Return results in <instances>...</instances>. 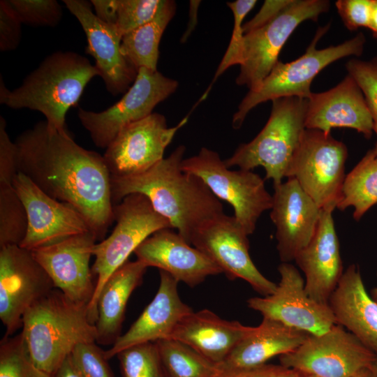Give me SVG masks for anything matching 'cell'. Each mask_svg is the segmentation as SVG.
Returning <instances> with one entry per match:
<instances>
[{"instance_id": "cell-1", "label": "cell", "mask_w": 377, "mask_h": 377, "mask_svg": "<svg viewBox=\"0 0 377 377\" xmlns=\"http://www.w3.org/2000/svg\"><path fill=\"white\" fill-rule=\"evenodd\" d=\"M18 172L52 198L73 206L102 241L114 221L110 175L103 156L66 131L38 121L15 142Z\"/></svg>"}, {"instance_id": "cell-2", "label": "cell", "mask_w": 377, "mask_h": 377, "mask_svg": "<svg viewBox=\"0 0 377 377\" xmlns=\"http://www.w3.org/2000/svg\"><path fill=\"white\" fill-rule=\"evenodd\" d=\"M185 150L184 145H179L142 174L110 177V185L113 205L132 193L145 195L154 209L190 244L198 228L224 212L222 203L206 184L182 170Z\"/></svg>"}, {"instance_id": "cell-3", "label": "cell", "mask_w": 377, "mask_h": 377, "mask_svg": "<svg viewBox=\"0 0 377 377\" xmlns=\"http://www.w3.org/2000/svg\"><path fill=\"white\" fill-rule=\"evenodd\" d=\"M99 73L89 59L73 52L48 55L17 88L8 90L2 79L0 103L14 109L41 112L51 128L66 131V115L80 100L84 88Z\"/></svg>"}, {"instance_id": "cell-4", "label": "cell", "mask_w": 377, "mask_h": 377, "mask_svg": "<svg viewBox=\"0 0 377 377\" xmlns=\"http://www.w3.org/2000/svg\"><path fill=\"white\" fill-rule=\"evenodd\" d=\"M21 333L33 362L50 376L77 345L97 339L87 306L71 301L56 288L24 312Z\"/></svg>"}, {"instance_id": "cell-5", "label": "cell", "mask_w": 377, "mask_h": 377, "mask_svg": "<svg viewBox=\"0 0 377 377\" xmlns=\"http://www.w3.org/2000/svg\"><path fill=\"white\" fill-rule=\"evenodd\" d=\"M330 25L318 29L302 56L288 63L279 61L260 87L256 91H249L232 117L234 128H239L248 113L265 101L286 97L309 99L313 93L311 84L322 70L343 57H360L363 54L366 38L362 32L337 45L317 49L318 41Z\"/></svg>"}, {"instance_id": "cell-6", "label": "cell", "mask_w": 377, "mask_h": 377, "mask_svg": "<svg viewBox=\"0 0 377 377\" xmlns=\"http://www.w3.org/2000/svg\"><path fill=\"white\" fill-rule=\"evenodd\" d=\"M307 99L286 97L272 101L269 117L249 142L241 144L224 161L228 168L252 170L261 166L273 185L282 183L305 128Z\"/></svg>"}, {"instance_id": "cell-7", "label": "cell", "mask_w": 377, "mask_h": 377, "mask_svg": "<svg viewBox=\"0 0 377 377\" xmlns=\"http://www.w3.org/2000/svg\"><path fill=\"white\" fill-rule=\"evenodd\" d=\"M113 214L116 225L112 233L96 244L93 249L95 261L91 271L96 276V288L87 312L94 325L98 318V297L110 276L128 261L130 255L146 239L159 230L172 228L168 220L140 193L130 194L114 205Z\"/></svg>"}, {"instance_id": "cell-8", "label": "cell", "mask_w": 377, "mask_h": 377, "mask_svg": "<svg viewBox=\"0 0 377 377\" xmlns=\"http://www.w3.org/2000/svg\"><path fill=\"white\" fill-rule=\"evenodd\" d=\"M182 168L200 178L219 200L232 207L235 218L248 235L256 230L262 214L272 207V195L259 175L230 170L213 150L201 148L198 154L184 158Z\"/></svg>"}, {"instance_id": "cell-9", "label": "cell", "mask_w": 377, "mask_h": 377, "mask_svg": "<svg viewBox=\"0 0 377 377\" xmlns=\"http://www.w3.org/2000/svg\"><path fill=\"white\" fill-rule=\"evenodd\" d=\"M348 149L330 133L305 129L286 177L295 178L320 209L337 208L345 179Z\"/></svg>"}, {"instance_id": "cell-10", "label": "cell", "mask_w": 377, "mask_h": 377, "mask_svg": "<svg viewBox=\"0 0 377 377\" xmlns=\"http://www.w3.org/2000/svg\"><path fill=\"white\" fill-rule=\"evenodd\" d=\"M330 7L327 0H292L269 22L244 34L237 84L256 91L279 61L280 52L295 29L306 20L316 21Z\"/></svg>"}, {"instance_id": "cell-11", "label": "cell", "mask_w": 377, "mask_h": 377, "mask_svg": "<svg viewBox=\"0 0 377 377\" xmlns=\"http://www.w3.org/2000/svg\"><path fill=\"white\" fill-rule=\"evenodd\" d=\"M376 355L355 336L336 324L320 334H310L298 348L279 356L280 364L317 377H355L371 368Z\"/></svg>"}, {"instance_id": "cell-12", "label": "cell", "mask_w": 377, "mask_h": 377, "mask_svg": "<svg viewBox=\"0 0 377 377\" xmlns=\"http://www.w3.org/2000/svg\"><path fill=\"white\" fill-rule=\"evenodd\" d=\"M177 87V80L158 71L140 68L134 82L119 101L98 112L80 108L77 115L94 145L106 149L124 127L150 115Z\"/></svg>"}, {"instance_id": "cell-13", "label": "cell", "mask_w": 377, "mask_h": 377, "mask_svg": "<svg viewBox=\"0 0 377 377\" xmlns=\"http://www.w3.org/2000/svg\"><path fill=\"white\" fill-rule=\"evenodd\" d=\"M182 119L168 127L164 115H150L124 127L103 155L111 177L142 174L164 158V151L174 136L188 121Z\"/></svg>"}, {"instance_id": "cell-14", "label": "cell", "mask_w": 377, "mask_h": 377, "mask_svg": "<svg viewBox=\"0 0 377 377\" xmlns=\"http://www.w3.org/2000/svg\"><path fill=\"white\" fill-rule=\"evenodd\" d=\"M248 236L234 216L223 213L198 228L190 244L214 262L228 279H242L259 294L269 295L277 284L263 275L253 263Z\"/></svg>"}, {"instance_id": "cell-15", "label": "cell", "mask_w": 377, "mask_h": 377, "mask_svg": "<svg viewBox=\"0 0 377 377\" xmlns=\"http://www.w3.org/2000/svg\"><path fill=\"white\" fill-rule=\"evenodd\" d=\"M54 288L31 251L19 245L0 248V319L4 337L22 327L24 312Z\"/></svg>"}, {"instance_id": "cell-16", "label": "cell", "mask_w": 377, "mask_h": 377, "mask_svg": "<svg viewBox=\"0 0 377 377\" xmlns=\"http://www.w3.org/2000/svg\"><path fill=\"white\" fill-rule=\"evenodd\" d=\"M281 279L275 291L267 296L247 300L248 306L263 318L279 321L288 327L320 335L337 324L329 304L311 299L304 288V279L290 263L278 267Z\"/></svg>"}, {"instance_id": "cell-17", "label": "cell", "mask_w": 377, "mask_h": 377, "mask_svg": "<svg viewBox=\"0 0 377 377\" xmlns=\"http://www.w3.org/2000/svg\"><path fill=\"white\" fill-rule=\"evenodd\" d=\"M13 184L24 206L28 220L21 247L32 251L91 231L84 219L73 206L49 196L24 175L17 172Z\"/></svg>"}, {"instance_id": "cell-18", "label": "cell", "mask_w": 377, "mask_h": 377, "mask_svg": "<svg viewBox=\"0 0 377 377\" xmlns=\"http://www.w3.org/2000/svg\"><path fill=\"white\" fill-rule=\"evenodd\" d=\"M96 241L88 231L31 251L54 288L80 305L87 306L95 292L89 263Z\"/></svg>"}, {"instance_id": "cell-19", "label": "cell", "mask_w": 377, "mask_h": 377, "mask_svg": "<svg viewBox=\"0 0 377 377\" xmlns=\"http://www.w3.org/2000/svg\"><path fill=\"white\" fill-rule=\"evenodd\" d=\"M63 2L82 27L87 40L86 52L94 57L108 91L113 96L125 94L134 82L138 71L122 54V36L116 26L99 20L92 12L91 1Z\"/></svg>"}, {"instance_id": "cell-20", "label": "cell", "mask_w": 377, "mask_h": 377, "mask_svg": "<svg viewBox=\"0 0 377 377\" xmlns=\"http://www.w3.org/2000/svg\"><path fill=\"white\" fill-rule=\"evenodd\" d=\"M274 190L270 218L276 227V249L282 263H290L313 237L321 209L295 178Z\"/></svg>"}, {"instance_id": "cell-21", "label": "cell", "mask_w": 377, "mask_h": 377, "mask_svg": "<svg viewBox=\"0 0 377 377\" xmlns=\"http://www.w3.org/2000/svg\"><path fill=\"white\" fill-rule=\"evenodd\" d=\"M305 128L326 133L334 128H348L367 139L371 138V115L362 89L350 75L326 91L312 93L307 99Z\"/></svg>"}, {"instance_id": "cell-22", "label": "cell", "mask_w": 377, "mask_h": 377, "mask_svg": "<svg viewBox=\"0 0 377 377\" xmlns=\"http://www.w3.org/2000/svg\"><path fill=\"white\" fill-rule=\"evenodd\" d=\"M334 208L321 209L316 232L309 244L296 256L295 261L303 272L304 288L316 302L328 304L343 272V264L332 212Z\"/></svg>"}, {"instance_id": "cell-23", "label": "cell", "mask_w": 377, "mask_h": 377, "mask_svg": "<svg viewBox=\"0 0 377 377\" xmlns=\"http://www.w3.org/2000/svg\"><path fill=\"white\" fill-rule=\"evenodd\" d=\"M137 260L155 267L194 287L207 276L223 273L205 253L188 244L171 228L159 230L146 239L135 251Z\"/></svg>"}, {"instance_id": "cell-24", "label": "cell", "mask_w": 377, "mask_h": 377, "mask_svg": "<svg viewBox=\"0 0 377 377\" xmlns=\"http://www.w3.org/2000/svg\"><path fill=\"white\" fill-rule=\"evenodd\" d=\"M177 283L169 274L160 270L159 287L154 299L128 331L121 334L109 349L104 350L108 360L133 345L170 337L179 322L192 311L181 300Z\"/></svg>"}, {"instance_id": "cell-25", "label": "cell", "mask_w": 377, "mask_h": 377, "mask_svg": "<svg viewBox=\"0 0 377 377\" xmlns=\"http://www.w3.org/2000/svg\"><path fill=\"white\" fill-rule=\"evenodd\" d=\"M255 327L224 320L207 309L192 311L179 322L169 339L186 344L219 364Z\"/></svg>"}, {"instance_id": "cell-26", "label": "cell", "mask_w": 377, "mask_h": 377, "mask_svg": "<svg viewBox=\"0 0 377 377\" xmlns=\"http://www.w3.org/2000/svg\"><path fill=\"white\" fill-rule=\"evenodd\" d=\"M328 304L337 324L377 355V302L367 292L358 266L343 272Z\"/></svg>"}, {"instance_id": "cell-27", "label": "cell", "mask_w": 377, "mask_h": 377, "mask_svg": "<svg viewBox=\"0 0 377 377\" xmlns=\"http://www.w3.org/2000/svg\"><path fill=\"white\" fill-rule=\"evenodd\" d=\"M310 334L279 321L263 318L262 323L242 339L218 367L221 371L248 369L266 364L269 359L291 352Z\"/></svg>"}, {"instance_id": "cell-28", "label": "cell", "mask_w": 377, "mask_h": 377, "mask_svg": "<svg viewBox=\"0 0 377 377\" xmlns=\"http://www.w3.org/2000/svg\"><path fill=\"white\" fill-rule=\"evenodd\" d=\"M147 267L138 260L127 261L104 284L98 297L95 323L98 344L112 346L121 335L128 300L142 283Z\"/></svg>"}, {"instance_id": "cell-29", "label": "cell", "mask_w": 377, "mask_h": 377, "mask_svg": "<svg viewBox=\"0 0 377 377\" xmlns=\"http://www.w3.org/2000/svg\"><path fill=\"white\" fill-rule=\"evenodd\" d=\"M176 9L175 1L163 0L150 21L122 36L121 52L138 71L140 68L157 71L161 38Z\"/></svg>"}, {"instance_id": "cell-30", "label": "cell", "mask_w": 377, "mask_h": 377, "mask_svg": "<svg viewBox=\"0 0 377 377\" xmlns=\"http://www.w3.org/2000/svg\"><path fill=\"white\" fill-rule=\"evenodd\" d=\"M377 204V155L369 149L346 175L341 197L337 205L341 211L353 207V218L360 221Z\"/></svg>"}, {"instance_id": "cell-31", "label": "cell", "mask_w": 377, "mask_h": 377, "mask_svg": "<svg viewBox=\"0 0 377 377\" xmlns=\"http://www.w3.org/2000/svg\"><path fill=\"white\" fill-rule=\"evenodd\" d=\"M165 377H217L218 364L190 346L172 339L155 342Z\"/></svg>"}, {"instance_id": "cell-32", "label": "cell", "mask_w": 377, "mask_h": 377, "mask_svg": "<svg viewBox=\"0 0 377 377\" xmlns=\"http://www.w3.org/2000/svg\"><path fill=\"white\" fill-rule=\"evenodd\" d=\"M27 227L26 209L13 182L0 180V248L20 246Z\"/></svg>"}, {"instance_id": "cell-33", "label": "cell", "mask_w": 377, "mask_h": 377, "mask_svg": "<svg viewBox=\"0 0 377 377\" xmlns=\"http://www.w3.org/2000/svg\"><path fill=\"white\" fill-rule=\"evenodd\" d=\"M116 356L122 377H165L155 342L133 345Z\"/></svg>"}, {"instance_id": "cell-34", "label": "cell", "mask_w": 377, "mask_h": 377, "mask_svg": "<svg viewBox=\"0 0 377 377\" xmlns=\"http://www.w3.org/2000/svg\"><path fill=\"white\" fill-rule=\"evenodd\" d=\"M0 377H51L31 360L22 333L3 337L0 343Z\"/></svg>"}, {"instance_id": "cell-35", "label": "cell", "mask_w": 377, "mask_h": 377, "mask_svg": "<svg viewBox=\"0 0 377 377\" xmlns=\"http://www.w3.org/2000/svg\"><path fill=\"white\" fill-rule=\"evenodd\" d=\"M257 1L256 0H237L227 3L232 12L234 17L232 33L227 50L217 68L210 86L229 67L234 65H240L244 37L243 22L246 15L253 9Z\"/></svg>"}, {"instance_id": "cell-36", "label": "cell", "mask_w": 377, "mask_h": 377, "mask_svg": "<svg viewBox=\"0 0 377 377\" xmlns=\"http://www.w3.org/2000/svg\"><path fill=\"white\" fill-rule=\"evenodd\" d=\"M350 75L362 89L367 101L372 121L376 142L372 149L377 155V57L368 61L353 58L346 64Z\"/></svg>"}, {"instance_id": "cell-37", "label": "cell", "mask_w": 377, "mask_h": 377, "mask_svg": "<svg viewBox=\"0 0 377 377\" xmlns=\"http://www.w3.org/2000/svg\"><path fill=\"white\" fill-rule=\"evenodd\" d=\"M22 23L35 27H55L62 17V8L55 0H8Z\"/></svg>"}, {"instance_id": "cell-38", "label": "cell", "mask_w": 377, "mask_h": 377, "mask_svg": "<svg viewBox=\"0 0 377 377\" xmlns=\"http://www.w3.org/2000/svg\"><path fill=\"white\" fill-rule=\"evenodd\" d=\"M163 0H118L116 27L123 36L150 21Z\"/></svg>"}, {"instance_id": "cell-39", "label": "cell", "mask_w": 377, "mask_h": 377, "mask_svg": "<svg viewBox=\"0 0 377 377\" xmlns=\"http://www.w3.org/2000/svg\"><path fill=\"white\" fill-rule=\"evenodd\" d=\"M96 342L82 343L77 345L71 353L74 366L81 377H114Z\"/></svg>"}, {"instance_id": "cell-40", "label": "cell", "mask_w": 377, "mask_h": 377, "mask_svg": "<svg viewBox=\"0 0 377 377\" xmlns=\"http://www.w3.org/2000/svg\"><path fill=\"white\" fill-rule=\"evenodd\" d=\"M335 6L344 26L354 31L369 28L373 0H338Z\"/></svg>"}, {"instance_id": "cell-41", "label": "cell", "mask_w": 377, "mask_h": 377, "mask_svg": "<svg viewBox=\"0 0 377 377\" xmlns=\"http://www.w3.org/2000/svg\"><path fill=\"white\" fill-rule=\"evenodd\" d=\"M22 22L8 2L0 1V50L16 49L21 40Z\"/></svg>"}, {"instance_id": "cell-42", "label": "cell", "mask_w": 377, "mask_h": 377, "mask_svg": "<svg viewBox=\"0 0 377 377\" xmlns=\"http://www.w3.org/2000/svg\"><path fill=\"white\" fill-rule=\"evenodd\" d=\"M217 377H302V374L281 364H265L248 369L221 371Z\"/></svg>"}, {"instance_id": "cell-43", "label": "cell", "mask_w": 377, "mask_h": 377, "mask_svg": "<svg viewBox=\"0 0 377 377\" xmlns=\"http://www.w3.org/2000/svg\"><path fill=\"white\" fill-rule=\"evenodd\" d=\"M292 0H266L258 13L243 25L244 34L258 29L274 17L288 6Z\"/></svg>"}, {"instance_id": "cell-44", "label": "cell", "mask_w": 377, "mask_h": 377, "mask_svg": "<svg viewBox=\"0 0 377 377\" xmlns=\"http://www.w3.org/2000/svg\"><path fill=\"white\" fill-rule=\"evenodd\" d=\"M95 15L102 22L116 26L118 0H91Z\"/></svg>"}, {"instance_id": "cell-45", "label": "cell", "mask_w": 377, "mask_h": 377, "mask_svg": "<svg viewBox=\"0 0 377 377\" xmlns=\"http://www.w3.org/2000/svg\"><path fill=\"white\" fill-rule=\"evenodd\" d=\"M70 355L64 360L51 377H81L74 366Z\"/></svg>"}, {"instance_id": "cell-46", "label": "cell", "mask_w": 377, "mask_h": 377, "mask_svg": "<svg viewBox=\"0 0 377 377\" xmlns=\"http://www.w3.org/2000/svg\"><path fill=\"white\" fill-rule=\"evenodd\" d=\"M189 20L187 24V29L182 36L181 43H184L189 37L190 34L194 29L197 23L198 10L200 3V1H189Z\"/></svg>"}, {"instance_id": "cell-47", "label": "cell", "mask_w": 377, "mask_h": 377, "mask_svg": "<svg viewBox=\"0 0 377 377\" xmlns=\"http://www.w3.org/2000/svg\"><path fill=\"white\" fill-rule=\"evenodd\" d=\"M373 36L377 39V0H373V6L369 28Z\"/></svg>"}, {"instance_id": "cell-48", "label": "cell", "mask_w": 377, "mask_h": 377, "mask_svg": "<svg viewBox=\"0 0 377 377\" xmlns=\"http://www.w3.org/2000/svg\"><path fill=\"white\" fill-rule=\"evenodd\" d=\"M355 377H374L373 367L360 371Z\"/></svg>"}, {"instance_id": "cell-49", "label": "cell", "mask_w": 377, "mask_h": 377, "mask_svg": "<svg viewBox=\"0 0 377 377\" xmlns=\"http://www.w3.org/2000/svg\"><path fill=\"white\" fill-rule=\"evenodd\" d=\"M370 295L372 297V299L376 302H377V284L374 288L371 289Z\"/></svg>"}, {"instance_id": "cell-50", "label": "cell", "mask_w": 377, "mask_h": 377, "mask_svg": "<svg viewBox=\"0 0 377 377\" xmlns=\"http://www.w3.org/2000/svg\"><path fill=\"white\" fill-rule=\"evenodd\" d=\"M374 377H377V355L375 362L373 364Z\"/></svg>"}, {"instance_id": "cell-51", "label": "cell", "mask_w": 377, "mask_h": 377, "mask_svg": "<svg viewBox=\"0 0 377 377\" xmlns=\"http://www.w3.org/2000/svg\"><path fill=\"white\" fill-rule=\"evenodd\" d=\"M302 377H317V376H312V375L302 374Z\"/></svg>"}]
</instances>
